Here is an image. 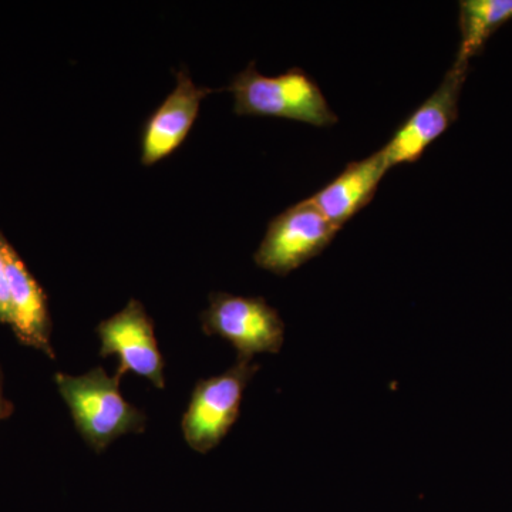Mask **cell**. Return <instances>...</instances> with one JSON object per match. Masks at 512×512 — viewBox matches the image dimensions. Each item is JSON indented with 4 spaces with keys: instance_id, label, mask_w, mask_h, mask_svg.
Returning <instances> with one entry per match:
<instances>
[{
    "instance_id": "7a4b0ae2",
    "label": "cell",
    "mask_w": 512,
    "mask_h": 512,
    "mask_svg": "<svg viewBox=\"0 0 512 512\" xmlns=\"http://www.w3.org/2000/svg\"><path fill=\"white\" fill-rule=\"evenodd\" d=\"M228 90L234 94V111L239 116L279 117L316 127L338 123L318 84L299 67L269 77L251 62L232 79Z\"/></svg>"
},
{
    "instance_id": "3957f363",
    "label": "cell",
    "mask_w": 512,
    "mask_h": 512,
    "mask_svg": "<svg viewBox=\"0 0 512 512\" xmlns=\"http://www.w3.org/2000/svg\"><path fill=\"white\" fill-rule=\"evenodd\" d=\"M259 365L237 359L222 375L200 380L181 421L184 439L197 453H210L237 423L242 397Z\"/></svg>"
},
{
    "instance_id": "6da1fadb",
    "label": "cell",
    "mask_w": 512,
    "mask_h": 512,
    "mask_svg": "<svg viewBox=\"0 0 512 512\" xmlns=\"http://www.w3.org/2000/svg\"><path fill=\"white\" fill-rule=\"evenodd\" d=\"M120 379L119 375H107L103 367L82 376H55L77 431L96 453H103L124 434L143 433L146 429V414L121 396Z\"/></svg>"
},
{
    "instance_id": "52a82bcc",
    "label": "cell",
    "mask_w": 512,
    "mask_h": 512,
    "mask_svg": "<svg viewBox=\"0 0 512 512\" xmlns=\"http://www.w3.org/2000/svg\"><path fill=\"white\" fill-rule=\"evenodd\" d=\"M101 348L100 356L119 357L120 377L131 372L150 380L157 389H164V359L161 355L154 322L143 303L131 299L126 308L103 320L97 326Z\"/></svg>"
},
{
    "instance_id": "8992f818",
    "label": "cell",
    "mask_w": 512,
    "mask_h": 512,
    "mask_svg": "<svg viewBox=\"0 0 512 512\" xmlns=\"http://www.w3.org/2000/svg\"><path fill=\"white\" fill-rule=\"evenodd\" d=\"M467 72L468 63L456 60L439 89L397 128L392 140L382 148L389 168L419 161L427 147L446 133L448 127L457 120L458 99Z\"/></svg>"
},
{
    "instance_id": "277c9868",
    "label": "cell",
    "mask_w": 512,
    "mask_h": 512,
    "mask_svg": "<svg viewBox=\"0 0 512 512\" xmlns=\"http://www.w3.org/2000/svg\"><path fill=\"white\" fill-rule=\"evenodd\" d=\"M202 330L227 340L238 359H254L259 353H278L285 342V323L278 311L261 296L212 292L210 306L201 313Z\"/></svg>"
},
{
    "instance_id": "ba28073f",
    "label": "cell",
    "mask_w": 512,
    "mask_h": 512,
    "mask_svg": "<svg viewBox=\"0 0 512 512\" xmlns=\"http://www.w3.org/2000/svg\"><path fill=\"white\" fill-rule=\"evenodd\" d=\"M175 77L173 92L151 113L141 130L144 165L156 164L183 146L200 113L202 100L215 92L211 87L197 86L185 69L178 70Z\"/></svg>"
},
{
    "instance_id": "4fadbf2b",
    "label": "cell",
    "mask_w": 512,
    "mask_h": 512,
    "mask_svg": "<svg viewBox=\"0 0 512 512\" xmlns=\"http://www.w3.org/2000/svg\"><path fill=\"white\" fill-rule=\"evenodd\" d=\"M12 413L13 404L3 396V375L2 370H0V421L8 419Z\"/></svg>"
},
{
    "instance_id": "9c48e42d",
    "label": "cell",
    "mask_w": 512,
    "mask_h": 512,
    "mask_svg": "<svg viewBox=\"0 0 512 512\" xmlns=\"http://www.w3.org/2000/svg\"><path fill=\"white\" fill-rule=\"evenodd\" d=\"M0 252L6 266L10 298V328L22 345L56 359L50 342L52 320L46 292L29 271L25 261L0 232Z\"/></svg>"
},
{
    "instance_id": "8fae6325",
    "label": "cell",
    "mask_w": 512,
    "mask_h": 512,
    "mask_svg": "<svg viewBox=\"0 0 512 512\" xmlns=\"http://www.w3.org/2000/svg\"><path fill=\"white\" fill-rule=\"evenodd\" d=\"M512 19V0H463L460 3L461 45L457 62L470 63L488 37Z\"/></svg>"
},
{
    "instance_id": "7c38bea8",
    "label": "cell",
    "mask_w": 512,
    "mask_h": 512,
    "mask_svg": "<svg viewBox=\"0 0 512 512\" xmlns=\"http://www.w3.org/2000/svg\"><path fill=\"white\" fill-rule=\"evenodd\" d=\"M0 323H10V298L8 276H6L5 261L0 252Z\"/></svg>"
},
{
    "instance_id": "5b68a950",
    "label": "cell",
    "mask_w": 512,
    "mask_h": 512,
    "mask_svg": "<svg viewBox=\"0 0 512 512\" xmlns=\"http://www.w3.org/2000/svg\"><path fill=\"white\" fill-rule=\"evenodd\" d=\"M339 231L306 198L269 222L256 249L255 264L272 274L286 276L322 254Z\"/></svg>"
},
{
    "instance_id": "30bf717a",
    "label": "cell",
    "mask_w": 512,
    "mask_h": 512,
    "mask_svg": "<svg viewBox=\"0 0 512 512\" xmlns=\"http://www.w3.org/2000/svg\"><path fill=\"white\" fill-rule=\"evenodd\" d=\"M389 171L382 150L348 164V167L309 200L325 215L326 220L336 228L352 220L375 197L377 187Z\"/></svg>"
}]
</instances>
